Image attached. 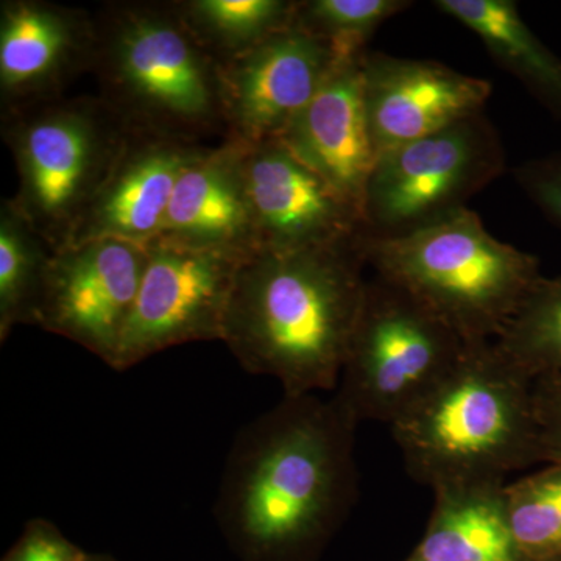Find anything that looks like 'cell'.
I'll list each match as a JSON object with an SVG mask.
<instances>
[{"label":"cell","mask_w":561,"mask_h":561,"mask_svg":"<svg viewBox=\"0 0 561 561\" xmlns=\"http://www.w3.org/2000/svg\"><path fill=\"white\" fill-rule=\"evenodd\" d=\"M359 421L332 393L284 397L228 454L216 522L242 561H313L357 497Z\"/></svg>","instance_id":"1"},{"label":"cell","mask_w":561,"mask_h":561,"mask_svg":"<svg viewBox=\"0 0 561 561\" xmlns=\"http://www.w3.org/2000/svg\"><path fill=\"white\" fill-rule=\"evenodd\" d=\"M365 267V232L332 245L254 251L236 272L221 343L243 370L275 378L284 397L334 393Z\"/></svg>","instance_id":"2"},{"label":"cell","mask_w":561,"mask_h":561,"mask_svg":"<svg viewBox=\"0 0 561 561\" xmlns=\"http://www.w3.org/2000/svg\"><path fill=\"white\" fill-rule=\"evenodd\" d=\"M534 382L496 343H468L443 381L391 424L413 481L434 491L505 485L542 461Z\"/></svg>","instance_id":"3"},{"label":"cell","mask_w":561,"mask_h":561,"mask_svg":"<svg viewBox=\"0 0 561 561\" xmlns=\"http://www.w3.org/2000/svg\"><path fill=\"white\" fill-rule=\"evenodd\" d=\"M91 72L128 130L198 144L225 131L220 65L173 2H116L94 16Z\"/></svg>","instance_id":"4"},{"label":"cell","mask_w":561,"mask_h":561,"mask_svg":"<svg viewBox=\"0 0 561 561\" xmlns=\"http://www.w3.org/2000/svg\"><path fill=\"white\" fill-rule=\"evenodd\" d=\"M368 267L423 302L467 343L494 342L541 278L540 262L497 241L463 208L398 238L365 236Z\"/></svg>","instance_id":"5"},{"label":"cell","mask_w":561,"mask_h":561,"mask_svg":"<svg viewBox=\"0 0 561 561\" xmlns=\"http://www.w3.org/2000/svg\"><path fill=\"white\" fill-rule=\"evenodd\" d=\"M0 117L18 172L10 201L55 253L68 245L128 128L99 95L55 99Z\"/></svg>","instance_id":"6"},{"label":"cell","mask_w":561,"mask_h":561,"mask_svg":"<svg viewBox=\"0 0 561 561\" xmlns=\"http://www.w3.org/2000/svg\"><path fill=\"white\" fill-rule=\"evenodd\" d=\"M467 345L408 290L375 275L334 393L359 423L391 426L443 381Z\"/></svg>","instance_id":"7"},{"label":"cell","mask_w":561,"mask_h":561,"mask_svg":"<svg viewBox=\"0 0 561 561\" xmlns=\"http://www.w3.org/2000/svg\"><path fill=\"white\" fill-rule=\"evenodd\" d=\"M505 162L485 114L379 154L362 206L365 236L398 238L468 208Z\"/></svg>","instance_id":"8"},{"label":"cell","mask_w":561,"mask_h":561,"mask_svg":"<svg viewBox=\"0 0 561 561\" xmlns=\"http://www.w3.org/2000/svg\"><path fill=\"white\" fill-rule=\"evenodd\" d=\"M147 262L122 334L113 370H130L153 354L192 342L224 339L225 316L242 260L147 243Z\"/></svg>","instance_id":"9"},{"label":"cell","mask_w":561,"mask_h":561,"mask_svg":"<svg viewBox=\"0 0 561 561\" xmlns=\"http://www.w3.org/2000/svg\"><path fill=\"white\" fill-rule=\"evenodd\" d=\"M146 245L95 239L51 254L36 327L113 368L146 268Z\"/></svg>","instance_id":"10"},{"label":"cell","mask_w":561,"mask_h":561,"mask_svg":"<svg viewBox=\"0 0 561 561\" xmlns=\"http://www.w3.org/2000/svg\"><path fill=\"white\" fill-rule=\"evenodd\" d=\"M348 58L353 57H345L330 41L291 24L221 62L227 139L243 144L278 139Z\"/></svg>","instance_id":"11"},{"label":"cell","mask_w":561,"mask_h":561,"mask_svg":"<svg viewBox=\"0 0 561 561\" xmlns=\"http://www.w3.org/2000/svg\"><path fill=\"white\" fill-rule=\"evenodd\" d=\"M242 171L261 249H311L364 234L359 210L279 139L243 144Z\"/></svg>","instance_id":"12"},{"label":"cell","mask_w":561,"mask_h":561,"mask_svg":"<svg viewBox=\"0 0 561 561\" xmlns=\"http://www.w3.org/2000/svg\"><path fill=\"white\" fill-rule=\"evenodd\" d=\"M362 87L378 157L483 114L491 95L489 80L442 62L368 50L362 57Z\"/></svg>","instance_id":"13"},{"label":"cell","mask_w":561,"mask_h":561,"mask_svg":"<svg viewBox=\"0 0 561 561\" xmlns=\"http://www.w3.org/2000/svg\"><path fill=\"white\" fill-rule=\"evenodd\" d=\"M95 21L88 11L47 0L0 3V113L65 98L91 70Z\"/></svg>","instance_id":"14"},{"label":"cell","mask_w":561,"mask_h":561,"mask_svg":"<svg viewBox=\"0 0 561 561\" xmlns=\"http://www.w3.org/2000/svg\"><path fill=\"white\" fill-rule=\"evenodd\" d=\"M203 149L198 144L128 130L68 245L95 239H121L139 245L153 242L180 176Z\"/></svg>","instance_id":"15"},{"label":"cell","mask_w":561,"mask_h":561,"mask_svg":"<svg viewBox=\"0 0 561 561\" xmlns=\"http://www.w3.org/2000/svg\"><path fill=\"white\" fill-rule=\"evenodd\" d=\"M243 144L205 147L184 169L154 241L245 260L261 249L242 171Z\"/></svg>","instance_id":"16"},{"label":"cell","mask_w":561,"mask_h":561,"mask_svg":"<svg viewBox=\"0 0 561 561\" xmlns=\"http://www.w3.org/2000/svg\"><path fill=\"white\" fill-rule=\"evenodd\" d=\"M364 54L343 60L278 138L341 192L360 216L365 190L378 160L365 114Z\"/></svg>","instance_id":"17"},{"label":"cell","mask_w":561,"mask_h":561,"mask_svg":"<svg viewBox=\"0 0 561 561\" xmlns=\"http://www.w3.org/2000/svg\"><path fill=\"white\" fill-rule=\"evenodd\" d=\"M434 494L430 524L413 552L435 561H526L508 524L504 485Z\"/></svg>","instance_id":"18"},{"label":"cell","mask_w":561,"mask_h":561,"mask_svg":"<svg viewBox=\"0 0 561 561\" xmlns=\"http://www.w3.org/2000/svg\"><path fill=\"white\" fill-rule=\"evenodd\" d=\"M435 7L482 41L491 58L561 121V58L527 27L512 0H437Z\"/></svg>","instance_id":"19"},{"label":"cell","mask_w":561,"mask_h":561,"mask_svg":"<svg viewBox=\"0 0 561 561\" xmlns=\"http://www.w3.org/2000/svg\"><path fill=\"white\" fill-rule=\"evenodd\" d=\"M173 7L221 65L294 24L297 0H175Z\"/></svg>","instance_id":"20"},{"label":"cell","mask_w":561,"mask_h":561,"mask_svg":"<svg viewBox=\"0 0 561 561\" xmlns=\"http://www.w3.org/2000/svg\"><path fill=\"white\" fill-rule=\"evenodd\" d=\"M51 251L10 198L0 205V342L20 324H35Z\"/></svg>","instance_id":"21"},{"label":"cell","mask_w":561,"mask_h":561,"mask_svg":"<svg viewBox=\"0 0 561 561\" xmlns=\"http://www.w3.org/2000/svg\"><path fill=\"white\" fill-rule=\"evenodd\" d=\"M494 343L534 379L561 375V275L541 276Z\"/></svg>","instance_id":"22"},{"label":"cell","mask_w":561,"mask_h":561,"mask_svg":"<svg viewBox=\"0 0 561 561\" xmlns=\"http://www.w3.org/2000/svg\"><path fill=\"white\" fill-rule=\"evenodd\" d=\"M504 504L526 561H561V463L505 483Z\"/></svg>","instance_id":"23"},{"label":"cell","mask_w":561,"mask_h":561,"mask_svg":"<svg viewBox=\"0 0 561 561\" xmlns=\"http://www.w3.org/2000/svg\"><path fill=\"white\" fill-rule=\"evenodd\" d=\"M411 5L405 0H297L294 24L356 57L367 51L383 22Z\"/></svg>","instance_id":"24"},{"label":"cell","mask_w":561,"mask_h":561,"mask_svg":"<svg viewBox=\"0 0 561 561\" xmlns=\"http://www.w3.org/2000/svg\"><path fill=\"white\" fill-rule=\"evenodd\" d=\"M87 553L55 524L32 519L2 561H83Z\"/></svg>","instance_id":"25"},{"label":"cell","mask_w":561,"mask_h":561,"mask_svg":"<svg viewBox=\"0 0 561 561\" xmlns=\"http://www.w3.org/2000/svg\"><path fill=\"white\" fill-rule=\"evenodd\" d=\"M513 175L524 194L561 227V153L524 162Z\"/></svg>","instance_id":"26"},{"label":"cell","mask_w":561,"mask_h":561,"mask_svg":"<svg viewBox=\"0 0 561 561\" xmlns=\"http://www.w3.org/2000/svg\"><path fill=\"white\" fill-rule=\"evenodd\" d=\"M534 401L541 459L546 463H561V375L535 379Z\"/></svg>","instance_id":"27"},{"label":"cell","mask_w":561,"mask_h":561,"mask_svg":"<svg viewBox=\"0 0 561 561\" xmlns=\"http://www.w3.org/2000/svg\"><path fill=\"white\" fill-rule=\"evenodd\" d=\"M83 561H117L113 557L105 556V553H87Z\"/></svg>","instance_id":"28"},{"label":"cell","mask_w":561,"mask_h":561,"mask_svg":"<svg viewBox=\"0 0 561 561\" xmlns=\"http://www.w3.org/2000/svg\"><path fill=\"white\" fill-rule=\"evenodd\" d=\"M405 561H435L431 559H426V557L420 556V553L413 552L411 557H409Z\"/></svg>","instance_id":"29"}]
</instances>
